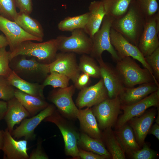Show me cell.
Instances as JSON below:
<instances>
[{
  "label": "cell",
  "mask_w": 159,
  "mask_h": 159,
  "mask_svg": "<svg viewBox=\"0 0 159 159\" xmlns=\"http://www.w3.org/2000/svg\"><path fill=\"white\" fill-rule=\"evenodd\" d=\"M159 89V83L155 82L143 83L137 87H125L119 96L121 105L137 102Z\"/></svg>",
  "instance_id": "cell-19"
},
{
  "label": "cell",
  "mask_w": 159,
  "mask_h": 159,
  "mask_svg": "<svg viewBox=\"0 0 159 159\" xmlns=\"http://www.w3.org/2000/svg\"><path fill=\"white\" fill-rule=\"evenodd\" d=\"M103 0H101V1H102Z\"/></svg>",
  "instance_id": "cell-50"
},
{
  "label": "cell",
  "mask_w": 159,
  "mask_h": 159,
  "mask_svg": "<svg viewBox=\"0 0 159 159\" xmlns=\"http://www.w3.org/2000/svg\"><path fill=\"white\" fill-rule=\"evenodd\" d=\"M3 137L2 130L0 129V153L1 151V148L3 143Z\"/></svg>",
  "instance_id": "cell-47"
},
{
  "label": "cell",
  "mask_w": 159,
  "mask_h": 159,
  "mask_svg": "<svg viewBox=\"0 0 159 159\" xmlns=\"http://www.w3.org/2000/svg\"><path fill=\"white\" fill-rule=\"evenodd\" d=\"M69 120L56 109L43 121L53 123L59 129L64 139L66 155L74 159H79L78 141L80 133Z\"/></svg>",
  "instance_id": "cell-5"
},
{
  "label": "cell",
  "mask_w": 159,
  "mask_h": 159,
  "mask_svg": "<svg viewBox=\"0 0 159 159\" xmlns=\"http://www.w3.org/2000/svg\"><path fill=\"white\" fill-rule=\"evenodd\" d=\"M102 132V141L113 159H125V153L111 129L107 128Z\"/></svg>",
  "instance_id": "cell-30"
},
{
  "label": "cell",
  "mask_w": 159,
  "mask_h": 159,
  "mask_svg": "<svg viewBox=\"0 0 159 159\" xmlns=\"http://www.w3.org/2000/svg\"><path fill=\"white\" fill-rule=\"evenodd\" d=\"M7 109L4 119L6 128L11 133L14 125L21 122L23 120L30 115L19 101L15 97L7 101Z\"/></svg>",
  "instance_id": "cell-22"
},
{
  "label": "cell",
  "mask_w": 159,
  "mask_h": 159,
  "mask_svg": "<svg viewBox=\"0 0 159 159\" xmlns=\"http://www.w3.org/2000/svg\"><path fill=\"white\" fill-rule=\"evenodd\" d=\"M155 122L156 123L159 125V111L158 110V115L157 117V118L155 120Z\"/></svg>",
  "instance_id": "cell-48"
},
{
  "label": "cell",
  "mask_w": 159,
  "mask_h": 159,
  "mask_svg": "<svg viewBox=\"0 0 159 159\" xmlns=\"http://www.w3.org/2000/svg\"><path fill=\"white\" fill-rule=\"evenodd\" d=\"M79 148V156L81 159H105L108 158L105 156L84 150Z\"/></svg>",
  "instance_id": "cell-43"
},
{
  "label": "cell",
  "mask_w": 159,
  "mask_h": 159,
  "mask_svg": "<svg viewBox=\"0 0 159 159\" xmlns=\"http://www.w3.org/2000/svg\"><path fill=\"white\" fill-rule=\"evenodd\" d=\"M145 60L153 72L158 82H159V47L150 55L145 57Z\"/></svg>",
  "instance_id": "cell-38"
},
{
  "label": "cell",
  "mask_w": 159,
  "mask_h": 159,
  "mask_svg": "<svg viewBox=\"0 0 159 159\" xmlns=\"http://www.w3.org/2000/svg\"><path fill=\"white\" fill-rule=\"evenodd\" d=\"M13 87L27 94L45 99L43 91L45 87L38 83H32L21 78L12 70L7 77Z\"/></svg>",
  "instance_id": "cell-25"
},
{
  "label": "cell",
  "mask_w": 159,
  "mask_h": 159,
  "mask_svg": "<svg viewBox=\"0 0 159 159\" xmlns=\"http://www.w3.org/2000/svg\"><path fill=\"white\" fill-rule=\"evenodd\" d=\"M80 70L88 74L90 77L101 78L99 65L95 59L88 54H83L80 57L78 64Z\"/></svg>",
  "instance_id": "cell-32"
},
{
  "label": "cell",
  "mask_w": 159,
  "mask_h": 159,
  "mask_svg": "<svg viewBox=\"0 0 159 159\" xmlns=\"http://www.w3.org/2000/svg\"><path fill=\"white\" fill-rule=\"evenodd\" d=\"M42 141L39 140L36 148L30 154L29 159H48V156L43 151L42 146Z\"/></svg>",
  "instance_id": "cell-41"
},
{
  "label": "cell",
  "mask_w": 159,
  "mask_h": 159,
  "mask_svg": "<svg viewBox=\"0 0 159 159\" xmlns=\"http://www.w3.org/2000/svg\"><path fill=\"white\" fill-rule=\"evenodd\" d=\"M7 45H8V43L5 37L0 34V48L6 47Z\"/></svg>",
  "instance_id": "cell-46"
},
{
  "label": "cell",
  "mask_w": 159,
  "mask_h": 159,
  "mask_svg": "<svg viewBox=\"0 0 159 159\" xmlns=\"http://www.w3.org/2000/svg\"><path fill=\"white\" fill-rule=\"evenodd\" d=\"M110 39L112 45L120 59L131 57L139 62L144 68L148 69L153 75L152 69L138 47L130 43L111 27L110 31Z\"/></svg>",
  "instance_id": "cell-11"
},
{
  "label": "cell",
  "mask_w": 159,
  "mask_h": 159,
  "mask_svg": "<svg viewBox=\"0 0 159 159\" xmlns=\"http://www.w3.org/2000/svg\"><path fill=\"white\" fill-rule=\"evenodd\" d=\"M89 12L74 16H67L58 24V28L62 31L72 32L78 29H84L87 22Z\"/></svg>",
  "instance_id": "cell-31"
},
{
  "label": "cell",
  "mask_w": 159,
  "mask_h": 159,
  "mask_svg": "<svg viewBox=\"0 0 159 159\" xmlns=\"http://www.w3.org/2000/svg\"><path fill=\"white\" fill-rule=\"evenodd\" d=\"M16 7V0H0L1 15L9 20L14 21L18 13Z\"/></svg>",
  "instance_id": "cell-35"
},
{
  "label": "cell",
  "mask_w": 159,
  "mask_h": 159,
  "mask_svg": "<svg viewBox=\"0 0 159 159\" xmlns=\"http://www.w3.org/2000/svg\"><path fill=\"white\" fill-rule=\"evenodd\" d=\"M113 20L105 15L101 28L95 34L92 38L93 45L90 55L96 60L102 58V54L105 51L108 52L115 62L120 59L110 39V31Z\"/></svg>",
  "instance_id": "cell-7"
},
{
  "label": "cell",
  "mask_w": 159,
  "mask_h": 159,
  "mask_svg": "<svg viewBox=\"0 0 159 159\" xmlns=\"http://www.w3.org/2000/svg\"><path fill=\"white\" fill-rule=\"evenodd\" d=\"M14 21L26 32L43 40L44 34L41 25L29 14L19 11Z\"/></svg>",
  "instance_id": "cell-27"
},
{
  "label": "cell",
  "mask_w": 159,
  "mask_h": 159,
  "mask_svg": "<svg viewBox=\"0 0 159 159\" xmlns=\"http://www.w3.org/2000/svg\"><path fill=\"white\" fill-rule=\"evenodd\" d=\"M2 131L3 140L1 150L3 153V159H29L28 141L16 140L7 128Z\"/></svg>",
  "instance_id": "cell-18"
},
{
  "label": "cell",
  "mask_w": 159,
  "mask_h": 159,
  "mask_svg": "<svg viewBox=\"0 0 159 159\" xmlns=\"http://www.w3.org/2000/svg\"><path fill=\"white\" fill-rule=\"evenodd\" d=\"M143 148L134 153L132 157L134 159H153L157 156L156 152L150 149L145 143H144Z\"/></svg>",
  "instance_id": "cell-39"
},
{
  "label": "cell",
  "mask_w": 159,
  "mask_h": 159,
  "mask_svg": "<svg viewBox=\"0 0 159 159\" xmlns=\"http://www.w3.org/2000/svg\"><path fill=\"white\" fill-rule=\"evenodd\" d=\"M80 90L76 100V105L79 109L91 107L109 98L102 78L95 85Z\"/></svg>",
  "instance_id": "cell-16"
},
{
  "label": "cell",
  "mask_w": 159,
  "mask_h": 159,
  "mask_svg": "<svg viewBox=\"0 0 159 159\" xmlns=\"http://www.w3.org/2000/svg\"><path fill=\"white\" fill-rule=\"evenodd\" d=\"M32 41H24L12 51L9 52V60L19 55L34 57L40 62L47 64L54 60L58 50L56 38L39 43Z\"/></svg>",
  "instance_id": "cell-2"
},
{
  "label": "cell",
  "mask_w": 159,
  "mask_h": 159,
  "mask_svg": "<svg viewBox=\"0 0 159 159\" xmlns=\"http://www.w3.org/2000/svg\"><path fill=\"white\" fill-rule=\"evenodd\" d=\"M77 119L79 120L82 132L92 138L102 141V132L92 108L87 107L85 109H79Z\"/></svg>",
  "instance_id": "cell-21"
},
{
  "label": "cell",
  "mask_w": 159,
  "mask_h": 159,
  "mask_svg": "<svg viewBox=\"0 0 159 159\" xmlns=\"http://www.w3.org/2000/svg\"><path fill=\"white\" fill-rule=\"evenodd\" d=\"M0 15H1V13L0 11Z\"/></svg>",
  "instance_id": "cell-49"
},
{
  "label": "cell",
  "mask_w": 159,
  "mask_h": 159,
  "mask_svg": "<svg viewBox=\"0 0 159 159\" xmlns=\"http://www.w3.org/2000/svg\"><path fill=\"white\" fill-rule=\"evenodd\" d=\"M159 89L140 100L134 103L121 105V109L123 113L117 122V128L122 126L131 118L142 115L148 108L152 107H158Z\"/></svg>",
  "instance_id": "cell-14"
},
{
  "label": "cell",
  "mask_w": 159,
  "mask_h": 159,
  "mask_svg": "<svg viewBox=\"0 0 159 159\" xmlns=\"http://www.w3.org/2000/svg\"><path fill=\"white\" fill-rule=\"evenodd\" d=\"M105 15L113 20L123 16L135 0H103Z\"/></svg>",
  "instance_id": "cell-29"
},
{
  "label": "cell",
  "mask_w": 159,
  "mask_h": 159,
  "mask_svg": "<svg viewBox=\"0 0 159 159\" xmlns=\"http://www.w3.org/2000/svg\"><path fill=\"white\" fill-rule=\"evenodd\" d=\"M0 30L5 35L9 47L12 51L22 42L28 40L42 42L40 39L25 31L14 21L0 15Z\"/></svg>",
  "instance_id": "cell-13"
},
{
  "label": "cell",
  "mask_w": 159,
  "mask_h": 159,
  "mask_svg": "<svg viewBox=\"0 0 159 159\" xmlns=\"http://www.w3.org/2000/svg\"><path fill=\"white\" fill-rule=\"evenodd\" d=\"M14 95L31 117L36 115L49 104L45 99L27 94L17 89H15Z\"/></svg>",
  "instance_id": "cell-24"
},
{
  "label": "cell",
  "mask_w": 159,
  "mask_h": 159,
  "mask_svg": "<svg viewBox=\"0 0 159 159\" xmlns=\"http://www.w3.org/2000/svg\"><path fill=\"white\" fill-rule=\"evenodd\" d=\"M6 47L0 48V76L7 77L12 71L9 66V52Z\"/></svg>",
  "instance_id": "cell-37"
},
{
  "label": "cell",
  "mask_w": 159,
  "mask_h": 159,
  "mask_svg": "<svg viewBox=\"0 0 159 159\" xmlns=\"http://www.w3.org/2000/svg\"><path fill=\"white\" fill-rule=\"evenodd\" d=\"M16 6L19 11L30 14L32 11V0H16Z\"/></svg>",
  "instance_id": "cell-42"
},
{
  "label": "cell",
  "mask_w": 159,
  "mask_h": 159,
  "mask_svg": "<svg viewBox=\"0 0 159 159\" xmlns=\"http://www.w3.org/2000/svg\"><path fill=\"white\" fill-rule=\"evenodd\" d=\"M89 10L87 22L84 29L92 39L101 27L105 15V11L102 1L92 2L89 6Z\"/></svg>",
  "instance_id": "cell-23"
},
{
  "label": "cell",
  "mask_w": 159,
  "mask_h": 159,
  "mask_svg": "<svg viewBox=\"0 0 159 159\" xmlns=\"http://www.w3.org/2000/svg\"><path fill=\"white\" fill-rule=\"evenodd\" d=\"M145 21L144 15L135 1L123 16L113 20L111 28L138 47Z\"/></svg>",
  "instance_id": "cell-1"
},
{
  "label": "cell",
  "mask_w": 159,
  "mask_h": 159,
  "mask_svg": "<svg viewBox=\"0 0 159 159\" xmlns=\"http://www.w3.org/2000/svg\"><path fill=\"white\" fill-rule=\"evenodd\" d=\"M159 11L153 16L145 19L143 30L138 47L145 57L159 47Z\"/></svg>",
  "instance_id": "cell-10"
},
{
  "label": "cell",
  "mask_w": 159,
  "mask_h": 159,
  "mask_svg": "<svg viewBox=\"0 0 159 159\" xmlns=\"http://www.w3.org/2000/svg\"><path fill=\"white\" fill-rule=\"evenodd\" d=\"M75 88L71 85L64 88H59L52 91L48 97L49 100L57 108L64 117L69 120L77 118L79 109L72 98Z\"/></svg>",
  "instance_id": "cell-8"
},
{
  "label": "cell",
  "mask_w": 159,
  "mask_h": 159,
  "mask_svg": "<svg viewBox=\"0 0 159 159\" xmlns=\"http://www.w3.org/2000/svg\"><path fill=\"white\" fill-rule=\"evenodd\" d=\"M116 62L115 67L125 87H132L147 83H158L148 69L140 67L131 57L120 58Z\"/></svg>",
  "instance_id": "cell-4"
},
{
  "label": "cell",
  "mask_w": 159,
  "mask_h": 159,
  "mask_svg": "<svg viewBox=\"0 0 159 159\" xmlns=\"http://www.w3.org/2000/svg\"><path fill=\"white\" fill-rule=\"evenodd\" d=\"M98 63L101 78L108 92V97L119 96L125 86L115 67L104 61L102 58L97 60Z\"/></svg>",
  "instance_id": "cell-17"
},
{
  "label": "cell",
  "mask_w": 159,
  "mask_h": 159,
  "mask_svg": "<svg viewBox=\"0 0 159 159\" xmlns=\"http://www.w3.org/2000/svg\"><path fill=\"white\" fill-rule=\"evenodd\" d=\"M15 90L7 77L0 76V99L7 102L11 99L14 97Z\"/></svg>",
  "instance_id": "cell-36"
},
{
  "label": "cell",
  "mask_w": 159,
  "mask_h": 159,
  "mask_svg": "<svg viewBox=\"0 0 159 159\" xmlns=\"http://www.w3.org/2000/svg\"><path fill=\"white\" fill-rule=\"evenodd\" d=\"M121 104L119 96L109 98L93 106L92 109L100 129L111 128L120 112Z\"/></svg>",
  "instance_id": "cell-9"
},
{
  "label": "cell",
  "mask_w": 159,
  "mask_h": 159,
  "mask_svg": "<svg viewBox=\"0 0 159 159\" xmlns=\"http://www.w3.org/2000/svg\"><path fill=\"white\" fill-rule=\"evenodd\" d=\"M156 115V110L153 109L141 116L133 117L128 121L139 145H142L144 143Z\"/></svg>",
  "instance_id": "cell-20"
},
{
  "label": "cell",
  "mask_w": 159,
  "mask_h": 159,
  "mask_svg": "<svg viewBox=\"0 0 159 159\" xmlns=\"http://www.w3.org/2000/svg\"><path fill=\"white\" fill-rule=\"evenodd\" d=\"M9 65L17 75L30 82L44 81L50 73L49 64L40 62L34 57L27 59L25 56L19 55L10 60Z\"/></svg>",
  "instance_id": "cell-3"
},
{
  "label": "cell",
  "mask_w": 159,
  "mask_h": 159,
  "mask_svg": "<svg viewBox=\"0 0 159 159\" xmlns=\"http://www.w3.org/2000/svg\"><path fill=\"white\" fill-rule=\"evenodd\" d=\"M78 146L84 150L105 156L108 158L111 157L102 141L92 138L83 132L80 133Z\"/></svg>",
  "instance_id": "cell-28"
},
{
  "label": "cell",
  "mask_w": 159,
  "mask_h": 159,
  "mask_svg": "<svg viewBox=\"0 0 159 159\" xmlns=\"http://www.w3.org/2000/svg\"><path fill=\"white\" fill-rule=\"evenodd\" d=\"M7 101L0 100V121L4 119L7 110Z\"/></svg>",
  "instance_id": "cell-44"
},
{
  "label": "cell",
  "mask_w": 159,
  "mask_h": 159,
  "mask_svg": "<svg viewBox=\"0 0 159 159\" xmlns=\"http://www.w3.org/2000/svg\"><path fill=\"white\" fill-rule=\"evenodd\" d=\"M90 77L84 73L80 74L74 83L75 88L81 90L88 87L91 82Z\"/></svg>",
  "instance_id": "cell-40"
},
{
  "label": "cell",
  "mask_w": 159,
  "mask_h": 159,
  "mask_svg": "<svg viewBox=\"0 0 159 159\" xmlns=\"http://www.w3.org/2000/svg\"><path fill=\"white\" fill-rule=\"evenodd\" d=\"M145 19L154 16L159 11L157 0H135Z\"/></svg>",
  "instance_id": "cell-34"
},
{
  "label": "cell",
  "mask_w": 159,
  "mask_h": 159,
  "mask_svg": "<svg viewBox=\"0 0 159 159\" xmlns=\"http://www.w3.org/2000/svg\"><path fill=\"white\" fill-rule=\"evenodd\" d=\"M70 80L63 74L57 72H52L47 77L42 84L44 87L51 85L54 88H64L69 86Z\"/></svg>",
  "instance_id": "cell-33"
},
{
  "label": "cell",
  "mask_w": 159,
  "mask_h": 159,
  "mask_svg": "<svg viewBox=\"0 0 159 159\" xmlns=\"http://www.w3.org/2000/svg\"><path fill=\"white\" fill-rule=\"evenodd\" d=\"M56 38L58 50L61 52L90 54L92 50V39L82 29L74 30L69 36L60 35Z\"/></svg>",
  "instance_id": "cell-6"
},
{
  "label": "cell",
  "mask_w": 159,
  "mask_h": 159,
  "mask_svg": "<svg viewBox=\"0 0 159 159\" xmlns=\"http://www.w3.org/2000/svg\"><path fill=\"white\" fill-rule=\"evenodd\" d=\"M150 134L154 135L159 140V125L155 123L149 131Z\"/></svg>",
  "instance_id": "cell-45"
},
{
  "label": "cell",
  "mask_w": 159,
  "mask_h": 159,
  "mask_svg": "<svg viewBox=\"0 0 159 159\" xmlns=\"http://www.w3.org/2000/svg\"><path fill=\"white\" fill-rule=\"evenodd\" d=\"M117 128L115 134L125 153L132 155L140 149L133 130L130 125L125 124Z\"/></svg>",
  "instance_id": "cell-26"
},
{
  "label": "cell",
  "mask_w": 159,
  "mask_h": 159,
  "mask_svg": "<svg viewBox=\"0 0 159 159\" xmlns=\"http://www.w3.org/2000/svg\"><path fill=\"white\" fill-rule=\"evenodd\" d=\"M50 73L57 72L68 77L74 83L80 74L76 54L57 53L54 60L49 64Z\"/></svg>",
  "instance_id": "cell-15"
},
{
  "label": "cell",
  "mask_w": 159,
  "mask_h": 159,
  "mask_svg": "<svg viewBox=\"0 0 159 159\" xmlns=\"http://www.w3.org/2000/svg\"><path fill=\"white\" fill-rule=\"evenodd\" d=\"M53 104H49L44 110L36 115L22 120L20 125L13 129L11 134L14 139L24 138L28 140H35L36 135L34 131L40 123L47 117L51 115L56 110Z\"/></svg>",
  "instance_id": "cell-12"
}]
</instances>
